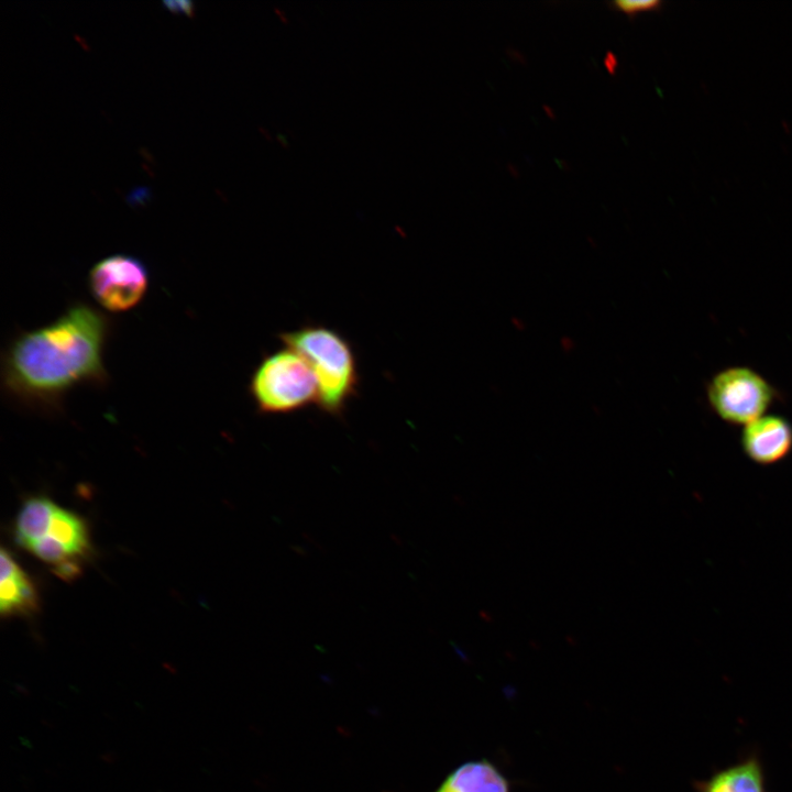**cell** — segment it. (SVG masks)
I'll return each instance as SVG.
<instances>
[{
    "instance_id": "9",
    "label": "cell",
    "mask_w": 792,
    "mask_h": 792,
    "mask_svg": "<svg viewBox=\"0 0 792 792\" xmlns=\"http://www.w3.org/2000/svg\"><path fill=\"white\" fill-rule=\"evenodd\" d=\"M436 792H509V782L494 763L481 759L453 770Z\"/></svg>"
},
{
    "instance_id": "6",
    "label": "cell",
    "mask_w": 792,
    "mask_h": 792,
    "mask_svg": "<svg viewBox=\"0 0 792 792\" xmlns=\"http://www.w3.org/2000/svg\"><path fill=\"white\" fill-rule=\"evenodd\" d=\"M741 447L758 464L777 463L792 449V426L780 416H761L744 427Z\"/></svg>"
},
{
    "instance_id": "4",
    "label": "cell",
    "mask_w": 792,
    "mask_h": 792,
    "mask_svg": "<svg viewBox=\"0 0 792 792\" xmlns=\"http://www.w3.org/2000/svg\"><path fill=\"white\" fill-rule=\"evenodd\" d=\"M770 384L748 367H729L718 372L707 386V398L714 411L725 421L748 425L763 416L773 398Z\"/></svg>"
},
{
    "instance_id": "11",
    "label": "cell",
    "mask_w": 792,
    "mask_h": 792,
    "mask_svg": "<svg viewBox=\"0 0 792 792\" xmlns=\"http://www.w3.org/2000/svg\"><path fill=\"white\" fill-rule=\"evenodd\" d=\"M57 505L43 496L24 502L15 521L14 537L18 544L26 550L42 538Z\"/></svg>"
},
{
    "instance_id": "8",
    "label": "cell",
    "mask_w": 792,
    "mask_h": 792,
    "mask_svg": "<svg viewBox=\"0 0 792 792\" xmlns=\"http://www.w3.org/2000/svg\"><path fill=\"white\" fill-rule=\"evenodd\" d=\"M696 792H767L765 769L757 755L715 771L695 782Z\"/></svg>"
},
{
    "instance_id": "5",
    "label": "cell",
    "mask_w": 792,
    "mask_h": 792,
    "mask_svg": "<svg viewBox=\"0 0 792 792\" xmlns=\"http://www.w3.org/2000/svg\"><path fill=\"white\" fill-rule=\"evenodd\" d=\"M148 283L145 265L125 254L103 257L88 274L90 295L110 312H124L138 306L147 292Z\"/></svg>"
},
{
    "instance_id": "10",
    "label": "cell",
    "mask_w": 792,
    "mask_h": 792,
    "mask_svg": "<svg viewBox=\"0 0 792 792\" xmlns=\"http://www.w3.org/2000/svg\"><path fill=\"white\" fill-rule=\"evenodd\" d=\"M42 538L52 539L79 562L90 552L89 535L85 521L74 513L58 506H56Z\"/></svg>"
},
{
    "instance_id": "2",
    "label": "cell",
    "mask_w": 792,
    "mask_h": 792,
    "mask_svg": "<svg viewBox=\"0 0 792 792\" xmlns=\"http://www.w3.org/2000/svg\"><path fill=\"white\" fill-rule=\"evenodd\" d=\"M278 337L311 367L318 383L317 405L320 409L340 416L359 384L356 360L348 340L331 328L312 324L282 332Z\"/></svg>"
},
{
    "instance_id": "3",
    "label": "cell",
    "mask_w": 792,
    "mask_h": 792,
    "mask_svg": "<svg viewBox=\"0 0 792 792\" xmlns=\"http://www.w3.org/2000/svg\"><path fill=\"white\" fill-rule=\"evenodd\" d=\"M258 413L284 415L318 402V383L307 361L285 346L263 358L249 383Z\"/></svg>"
},
{
    "instance_id": "13",
    "label": "cell",
    "mask_w": 792,
    "mask_h": 792,
    "mask_svg": "<svg viewBox=\"0 0 792 792\" xmlns=\"http://www.w3.org/2000/svg\"><path fill=\"white\" fill-rule=\"evenodd\" d=\"M53 572L64 581L77 579L81 572L80 562L68 561L53 568Z\"/></svg>"
},
{
    "instance_id": "12",
    "label": "cell",
    "mask_w": 792,
    "mask_h": 792,
    "mask_svg": "<svg viewBox=\"0 0 792 792\" xmlns=\"http://www.w3.org/2000/svg\"><path fill=\"white\" fill-rule=\"evenodd\" d=\"M610 4L627 14H635L640 11L656 9L660 7L661 2L657 0H617Z\"/></svg>"
},
{
    "instance_id": "7",
    "label": "cell",
    "mask_w": 792,
    "mask_h": 792,
    "mask_svg": "<svg viewBox=\"0 0 792 792\" xmlns=\"http://www.w3.org/2000/svg\"><path fill=\"white\" fill-rule=\"evenodd\" d=\"M0 612L2 616L25 615L38 607L36 590L12 556L1 550Z\"/></svg>"
},
{
    "instance_id": "1",
    "label": "cell",
    "mask_w": 792,
    "mask_h": 792,
    "mask_svg": "<svg viewBox=\"0 0 792 792\" xmlns=\"http://www.w3.org/2000/svg\"><path fill=\"white\" fill-rule=\"evenodd\" d=\"M111 320L76 301L53 321L15 336L1 359V386L28 409L59 411L66 395L81 385L105 386V352Z\"/></svg>"
}]
</instances>
